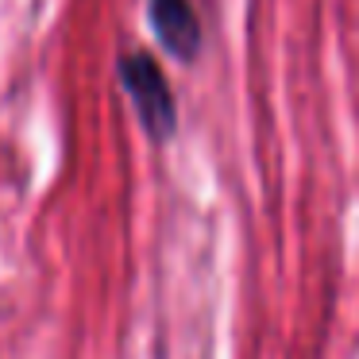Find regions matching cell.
<instances>
[{"instance_id": "2", "label": "cell", "mask_w": 359, "mask_h": 359, "mask_svg": "<svg viewBox=\"0 0 359 359\" xmlns=\"http://www.w3.org/2000/svg\"><path fill=\"white\" fill-rule=\"evenodd\" d=\"M147 16H151V24H155L163 47L170 50L174 58L189 62V58L201 50V20H197L189 0H151Z\"/></svg>"}, {"instance_id": "1", "label": "cell", "mask_w": 359, "mask_h": 359, "mask_svg": "<svg viewBox=\"0 0 359 359\" xmlns=\"http://www.w3.org/2000/svg\"><path fill=\"white\" fill-rule=\"evenodd\" d=\"M120 81L132 93V104L140 112L143 128H147L151 140H170L174 124H178V109H174V93L166 74L158 70V62L143 50L120 58Z\"/></svg>"}]
</instances>
